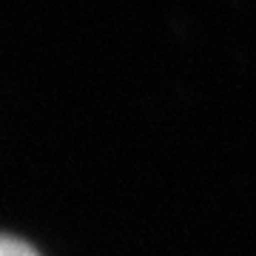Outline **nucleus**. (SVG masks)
<instances>
[{"label": "nucleus", "instance_id": "obj_1", "mask_svg": "<svg viewBox=\"0 0 256 256\" xmlns=\"http://www.w3.org/2000/svg\"><path fill=\"white\" fill-rule=\"evenodd\" d=\"M0 256H40V254L23 239L0 234Z\"/></svg>", "mask_w": 256, "mask_h": 256}]
</instances>
